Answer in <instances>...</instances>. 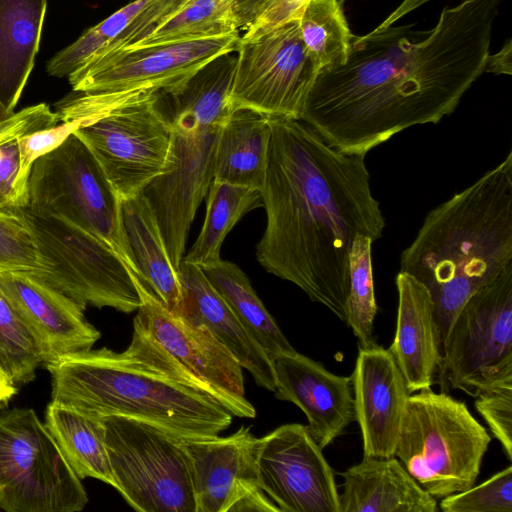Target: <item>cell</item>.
Returning <instances> with one entry per match:
<instances>
[{
	"mask_svg": "<svg viewBox=\"0 0 512 512\" xmlns=\"http://www.w3.org/2000/svg\"><path fill=\"white\" fill-rule=\"evenodd\" d=\"M503 0H463L418 31L392 16L352 38L346 62L319 71L301 121L330 146L354 155L415 125L452 114L484 72L493 23Z\"/></svg>",
	"mask_w": 512,
	"mask_h": 512,
	"instance_id": "1",
	"label": "cell"
},
{
	"mask_svg": "<svg viewBox=\"0 0 512 512\" xmlns=\"http://www.w3.org/2000/svg\"><path fill=\"white\" fill-rule=\"evenodd\" d=\"M270 127L257 260L346 323L353 241L374 242L386 227L365 155L337 150L301 120L270 116Z\"/></svg>",
	"mask_w": 512,
	"mask_h": 512,
	"instance_id": "2",
	"label": "cell"
},
{
	"mask_svg": "<svg viewBox=\"0 0 512 512\" xmlns=\"http://www.w3.org/2000/svg\"><path fill=\"white\" fill-rule=\"evenodd\" d=\"M512 263V151L431 210L400 255V271L430 293L440 351L456 315Z\"/></svg>",
	"mask_w": 512,
	"mask_h": 512,
	"instance_id": "3",
	"label": "cell"
},
{
	"mask_svg": "<svg viewBox=\"0 0 512 512\" xmlns=\"http://www.w3.org/2000/svg\"><path fill=\"white\" fill-rule=\"evenodd\" d=\"M45 366L52 401L96 418L135 419L181 440L216 436L232 422L233 415L203 391L124 351L91 348Z\"/></svg>",
	"mask_w": 512,
	"mask_h": 512,
	"instance_id": "4",
	"label": "cell"
},
{
	"mask_svg": "<svg viewBox=\"0 0 512 512\" xmlns=\"http://www.w3.org/2000/svg\"><path fill=\"white\" fill-rule=\"evenodd\" d=\"M57 108L59 121L83 120L73 133L94 154L121 199L141 193L163 171L173 129L161 91L74 92Z\"/></svg>",
	"mask_w": 512,
	"mask_h": 512,
	"instance_id": "5",
	"label": "cell"
},
{
	"mask_svg": "<svg viewBox=\"0 0 512 512\" xmlns=\"http://www.w3.org/2000/svg\"><path fill=\"white\" fill-rule=\"evenodd\" d=\"M133 275L141 304L124 352L198 388L233 416L254 418L255 408L245 397L243 368L229 350L204 325L171 313Z\"/></svg>",
	"mask_w": 512,
	"mask_h": 512,
	"instance_id": "6",
	"label": "cell"
},
{
	"mask_svg": "<svg viewBox=\"0 0 512 512\" xmlns=\"http://www.w3.org/2000/svg\"><path fill=\"white\" fill-rule=\"evenodd\" d=\"M491 437L465 403L422 389L409 396L395 456L434 498L475 485Z\"/></svg>",
	"mask_w": 512,
	"mask_h": 512,
	"instance_id": "7",
	"label": "cell"
},
{
	"mask_svg": "<svg viewBox=\"0 0 512 512\" xmlns=\"http://www.w3.org/2000/svg\"><path fill=\"white\" fill-rule=\"evenodd\" d=\"M28 227L40 268L32 272L80 305L130 313L141 304L134 275L107 243L57 215L10 207Z\"/></svg>",
	"mask_w": 512,
	"mask_h": 512,
	"instance_id": "8",
	"label": "cell"
},
{
	"mask_svg": "<svg viewBox=\"0 0 512 512\" xmlns=\"http://www.w3.org/2000/svg\"><path fill=\"white\" fill-rule=\"evenodd\" d=\"M57 215L111 246L135 272L121 221V197L74 133L32 164L25 205Z\"/></svg>",
	"mask_w": 512,
	"mask_h": 512,
	"instance_id": "9",
	"label": "cell"
},
{
	"mask_svg": "<svg viewBox=\"0 0 512 512\" xmlns=\"http://www.w3.org/2000/svg\"><path fill=\"white\" fill-rule=\"evenodd\" d=\"M87 502L81 479L34 410L0 412V508L76 512Z\"/></svg>",
	"mask_w": 512,
	"mask_h": 512,
	"instance_id": "10",
	"label": "cell"
},
{
	"mask_svg": "<svg viewBox=\"0 0 512 512\" xmlns=\"http://www.w3.org/2000/svg\"><path fill=\"white\" fill-rule=\"evenodd\" d=\"M436 377L442 391L476 397L512 382V263L476 291L450 326Z\"/></svg>",
	"mask_w": 512,
	"mask_h": 512,
	"instance_id": "11",
	"label": "cell"
},
{
	"mask_svg": "<svg viewBox=\"0 0 512 512\" xmlns=\"http://www.w3.org/2000/svg\"><path fill=\"white\" fill-rule=\"evenodd\" d=\"M115 487L140 512H196L182 440L120 416L101 418Z\"/></svg>",
	"mask_w": 512,
	"mask_h": 512,
	"instance_id": "12",
	"label": "cell"
},
{
	"mask_svg": "<svg viewBox=\"0 0 512 512\" xmlns=\"http://www.w3.org/2000/svg\"><path fill=\"white\" fill-rule=\"evenodd\" d=\"M235 53L232 109L301 120L320 67L302 40L299 19L251 39L240 37Z\"/></svg>",
	"mask_w": 512,
	"mask_h": 512,
	"instance_id": "13",
	"label": "cell"
},
{
	"mask_svg": "<svg viewBox=\"0 0 512 512\" xmlns=\"http://www.w3.org/2000/svg\"><path fill=\"white\" fill-rule=\"evenodd\" d=\"M163 171L142 190L177 271L197 208L214 180L215 155L223 125H200L174 117Z\"/></svg>",
	"mask_w": 512,
	"mask_h": 512,
	"instance_id": "14",
	"label": "cell"
},
{
	"mask_svg": "<svg viewBox=\"0 0 512 512\" xmlns=\"http://www.w3.org/2000/svg\"><path fill=\"white\" fill-rule=\"evenodd\" d=\"M239 39L234 32L114 50L92 57L68 80L73 92L81 93L166 92L217 57L236 51Z\"/></svg>",
	"mask_w": 512,
	"mask_h": 512,
	"instance_id": "15",
	"label": "cell"
},
{
	"mask_svg": "<svg viewBox=\"0 0 512 512\" xmlns=\"http://www.w3.org/2000/svg\"><path fill=\"white\" fill-rule=\"evenodd\" d=\"M256 465L280 512H340L333 470L307 426L285 424L258 438Z\"/></svg>",
	"mask_w": 512,
	"mask_h": 512,
	"instance_id": "16",
	"label": "cell"
},
{
	"mask_svg": "<svg viewBox=\"0 0 512 512\" xmlns=\"http://www.w3.org/2000/svg\"><path fill=\"white\" fill-rule=\"evenodd\" d=\"M257 440L244 425L225 437L182 440L196 512H280L259 484Z\"/></svg>",
	"mask_w": 512,
	"mask_h": 512,
	"instance_id": "17",
	"label": "cell"
},
{
	"mask_svg": "<svg viewBox=\"0 0 512 512\" xmlns=\"http://www.w3.org/2000/svg\"><path fill=\"white\" fill-rule=\"evenodd\" d=\"M0 291L37 338L44 363L91 349L100 332L85 308L30 271H0Z\"/></svg>",
	"mask_w": 512,
	"mask_h": 512,
	"instance_id": "18",
	"label": "cell"
},
{
	"mask_svg": "<svg viewBox=\"0 0 512 512\" xmlns=\"http://www.w3.org/2000/svg\"><path fill=\"white\" fill-rule=\"evenodd\" d=\"M351 377L364 457L395 456L410 393L391 352L359 346Z\"/></svg>",
	"mask_w": 512,
	"mask_h": 512,
	"instance_id": "19",
	"label": "cell"
},
{
	"mask_svg": "<svg viewBox=\"0 0 512 512\" xmlns=\"http://www.w3.org/2000/svg\"><path fill=\"white\" fill-rule=\"evenodd\" d=\"M273 368L275 397L294 403L304 412L307 429L321 449L355 420L351 376L333 374L298 352L275 358Z\"/></svg>",
	"mask_w": 512,
	"mask_h": 512,
	"instance_id": "20",
	"label": "cell"
},
{
	"mask_svg": "<svg viewBox=\"0 0 512 512\" xmlns=\"http://www.w3.org/2000/svg\"><path fill=\"white\" fill-rule=\"evenodd\" d=\"M177 275L182 295L179 316L191 323L204 325L252 375L257 385L274 392L273 362L246 332L202 268L182 259Z\"/></svg>",
	"mask_w": 512,
	"mask_h": 512,
	"instance_id": "21",
	"label": "cell"
},
{
	"mask_svg": "<svg viewBox=\"0 0 512 512\" xmlns=\"http://www.w3.org/2000/svg\"><path fill=\"white\" fill-rule=\"evenodd\" d=\"M396 332L391 352L409 393L431 388L438 372L441 351L434 305L427 288L399 271Z\"/></svg>",
	"mask_w": 512,
	"mask_h": 512,
	"instance_id": "22",
	"label": "cell"
},
{
	"mask_svg": "<svg viewBox=\"0 0 512 512\" xmlns=\"http://www.w3.org/2000/svg\"><path fill=\"white\" fill-rule=\"evenodd\" d=\"M340 512H435L437 501L394 456L363 457L340 474Z\"/></svg>",
	"mask_w": 512,
	"mask_h": 512,
	"instance_id": "23",
	"label": "cell"
},
{
	"mask_svg": "<svg viewBox=\"0 0 512 512\" xmlns=\"http://www.w3.org/2000/svg\"><path fill=\"white\" fill-rule=\"evenodd\" d=\"M121 221L135 275L174 315L182 302L177 271L156 218L142 193L121 199Z\"/></svg>",
	"mask_w": 512,
	"mask_h": 512,
	"instance_id": "24",
	"label": "cell"
},
{
	"mask_svg": "<svg viewBox=\"0 0 512 512\" xmlns=\"http://www.w3.org/2000/svg\"><path fill=\"white\" fill-rule=\"evenodd\" d=\"M47 0H0V104L10 114L39 50Z\"/></svg>",
	"mask_w": 512,
	"mask_h": 512,
	"instance_id": "25",
	"label": "cell"
},
{
	"mask_svg": "<svg viewBox=\"0 0 512 512\" xmlns=\"http://www.w3.org/2000/svg\"><path fill=\"white\" fill-rule=\"evenodd\" d=\"M271 135L270 116L250 108L234 109L221 128L214 180L261 192Z\"/></svg>",
	"mask_w": 512,
	"mask_h": 512,
	"instance_id": "26",
	"label": "cell"
},
{
	"mask_svg": "<svg viewBox=\"0 0 512 512\" xmlns=\"http://www.w3.org/2000/svg\"><path fill=\"white\" fill-rule=\"evenodd\" d=\"M44 424L80 479L92 477L115 487L102 419L51 401Z\"/></svg>",
	"mask_w": 512,
	"mask_h": 512,
	"instance_id": "27",
	"label": "cell"
},
{
	"mask_svg": "<svg viewBox=\"0 0 512 512\" xmlns=\"http://www.w3.org/2000/svg\"><path fill=\"white\" fill-rule=\"evenodd\" d=\"M246 332L270 360L297 352L254 291L249 278L234 263L219 260L201 267Z\"/></svg>",
	"mask_w": 512,
	"mask_h": 512,
	"instance_id": "28",
	"label": "cell"
},
{
	"mask_svg": "<svg viewBox=\"0 0 512 512\" xmlns=\"http://www.w3.org/2000/svg\"><path fill=\"white\" fill-rule=\"evenodd\" d=\"M261 192L244 186L213 181L200 234L184 260L200 267L221 260L224 238L248 211L262 205Z\"/></svg>",
	"mask_w": 512,
	"mask_h": 512,
	"instance_id": "29",
	"label": "cell"
},
{
	"mask_svg": "<svg viewBox=\"0 0 512 512\" xmlns=\"http://www.w3.org/2000/svg\"><path fill=\"white\" fill-rule=\"evenodd\" d=\"M299 27L320 71L346 62L353 34L338 0H310L299 18Z\"/></svg>",
	"mask_w": 512,
	"mask_h": 512,
	"instance_id": "30",
	"label": "cell"
},
{
	"mask_svg": "<svg viewBox=\"0 0 512 512\" xmlns=\"http://www.w3.org/2000/svg\"><path fill=\"white\" fill-rule=\"evenodd\" d=\"M239 32L233 0H186L136 46ZM134 47V46H133Z\"/></svg>",
	"mask_w": 512,
	"mask_h": 512,
	"instance_id": "31",
	"label": "cell"
},
{
	"mask_svg": "<svg viewBox=\"0 0 512 512\" xmlns=\"http://www.w3.org/2000/svg\"><path fill=\"white\" fill-rule=\"evenodd\" d=\"M372 239L357 235L348 257V293L346 324L358 339L359 346L376 343L373 336L377 304L372 268Z\"/></svg>",
	"mask_w": 512,
	"mask_h": 512,
	"instance_id": "32",
	"label": "cell"
},
{
	"mask_svg": "<svg viewBox=\"0 0 512 512\" xmlns=\"http://www.w3.org/2000/svg\"><path fill=\"white\" fill-rule=\"evenodd\" d=\"M44 363L32 330L0 291V370L16 385L27 384Z\"/></svg>",
	"mask_w": 512,
	"mask_h": 512,
	"instance_id": "33",
	"label": "cell"
},
{
	"mask_svg": "<svg viewBox=\"0 0 512 512\" xmlns=\"http://www.w3.org/2000/svg\"><path fill=\"white\" fill-rule=\"evenodd\" d=\"M147 2L148 0H133L87 29L75 42L57 52L47 62V73L59 78L68 77L109 45Z\"/></svg>",
	"mask_w": 512,
	"mask_h": 512,
	"instance_id": "34",
	"label": "cell"
},
{
	"mask_svg": "<svg viewBox=\"0 0 512 512\" xmlns=\"http://www.w3.org/2000/svg\"><path fill=\"white\" fill-rule=\"evenodd\" d=\"M443 512H512V467L478 486L442 498Z\"/></svg>",
	"mask_w": 512,
	"mask_h": 512,
	"instance_id": "35",
	"label": "cell"
},
{
	"mask_svg": "<svg viewBox=\"0 0 512 512\" xmlns=\"http://www.w3.org/2000/svg\"><path fill=\"white\" fill-rule=\"evenodd\" d=\"M40 268L31 233L12 209L0 210V271H30Z\"/></svg>",
	"mask_w": 512,
	"mask_h": 512,
	"instance_id": "36",
	"label": "cell"
},
{
	"mask_svg": "<svg viewBox=\"0 0 512 512\" xmlns=\"http://www.w3.org/2000/svg\"><path fill=\"white\" fill-rule=\"evenodd\" d=\"M475 407L506 457L512 459V382L483 390L475 397Z\"/></svg>",
	"mask_w": 512,
	"mask_h": 512,
	"instance_id": "37",
	"label": "cell"
},
{
	"mask_svg": "<svg viewBox=\"0 0 512 512\" xmlns=\"http://www.w3.org/2000/svg\"><path fill=\"white\" fill-rule=\"evenodd\" d=\"M78 123L76 120L59 121L52 126L17 138L20 153V171L17 182L23 198V205L26 202V185L34 161L64 142L79 127Z\"/></svg>",
	"mask_w": 512,
	"mask_h": 512,
	"instance_id": "38",
	"label": "cell"
},
{
	"mask_svg": "<svg viewBox=\"0 0 512 512\" xmlns=\"http://www.w3.org/2000/svg\"><path fill=\"white\" fill-rule=\"evenodd\" d=\"M185 1L148 0L126 28L109 45L94 56L138 45Z\"/></svg>",
	"mask_w": 512,
	"mask_h": 512,
	"instance_id": "39",
	"label": "cell"
},
{
	"mask_svg": "<svg viewBox=\"0 0 512 512\" xmlns=\"http://www.w3.org/2000/svg\"><path fill=\"white\" fill-rule=\"evenodd\" d=\"M58 122L57 113L45 103L26 107L0 120V145Z\"/></svg>",
	"mask_w": 512,
	"mask_h": 512,
	"instance_id": "40",
	"label": "cell"
},
{
	"mask_svg": "<svg viewBox=\"0 0 512 512\" xmlns=\"http://www.w3.org/2000/svg\"><path fill=\"white\" fill-rule=\"evenodd\" d=\"M20 153L17 139L0 145V210L23 205L18 189Z\"/></svg>",
	"mask_w": 512,
	"mask_h": 512,
	"instance_id": "41",
	"label": "cell"
},
{
	"mask_svg": "<svg viewBox=\"0 0 512 512\" xmlns=\"http://www.w3.org/2000/svg\"><path fill=\"white\" fill-rule=\"evenodd\" d=\"M310 0H271L245 30L243 39H251L286 22L299 19Z\"/></svg>",
	"mask_w": 512,
	"mask_h": 512,
	"instance_id": "42",
	"label": "cell"
},
{
	"mask_svg": "<svg viewBox=\"0 0 512 512\" xmlns=\"http://www.w3.org/2000/svg\"><path fill=\"white\" fill-rule=\"evenodd\" d=\"M271 0H233V10L239 30H246Z\"/></svg>",
	"mask_w": 512,
	"mask_h": 512,
	"instance_id": "43",
	"label": "cell"
},
{
	"mask_svg": "<svg viewBox=\"0 0 512 512\" xmlns=\"http://www.w3.org/2000/svg\"><path fill=\"white\" fill-rule=\"evenodd\" d=\"M484 71L496 75L512 74V41L508 39L504 46L495 54H489Z\"/></svg>",
	"mask_w": 512,
	"mask_h": 512,
	"instance_id": "44",
	"label": "cell"
},
{
	"mask_svg": "<svg viewBox=\"0 0 512 512\" xmlns=\"http://www.w3.org/2000/svg\"><path fill=\"white\" fill-rule=\"evenodd\" d=\"M16 393L15 384L0 370V404Z\"/></svg>",
	"mask_w": 512,
	"mask_h": 512,
	"instance_id": "45",
	"label": "cell"
},
{
	"mask_svg": "<svg viewBox=\"0 0 512 512\" xmlns=\"http://www.w3.org/2000/svg\"><path fill=\"white\" fill-rule=\"evenodd\" d=\"M13 114V113H12ZM11 114L5 110V108L0 104V120L7 118Z\"/></svg>",
	"mask_w": 512,
	"mask_h": 512,
	"instance_id": "46",
	"label": "cell"
}]
</instances>
